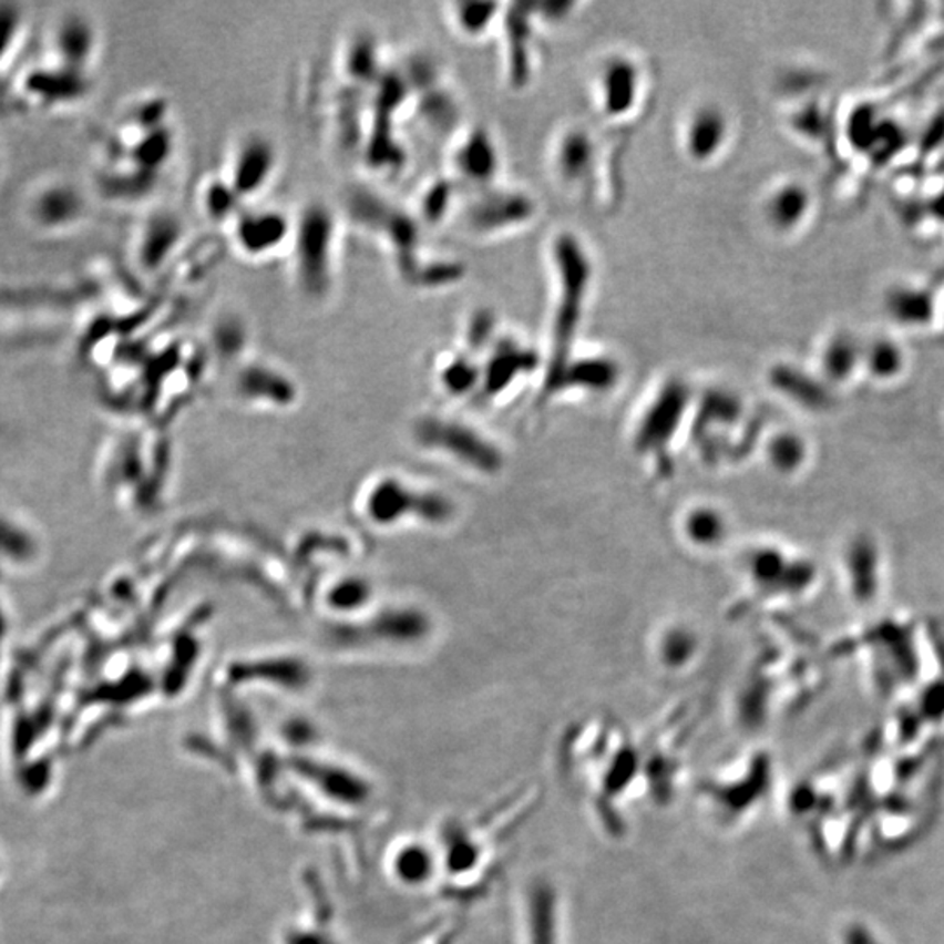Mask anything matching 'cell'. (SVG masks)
Listing matches in <instances>:
<instances>
[{
    "label": "cell",
    "instance_id": "obj_1",
    "mask_svg": "<svg viewBox=\"0 0 944 944\" xmlns=\"http://www.w3.org/2000/svg\"><path fill=\"white\" fill-rule=\"evenodd\" d=\"M551 377L572 357L577 332L588 310L595 283V263L588 247L576 233L560 232L551 238Z\"/></svg>",
    "mask_w": 944,
    "mask_h": 944
},
{
    "label": "cell",
    "instance_id": "obj_2",
    "mask_svg": "<svg viewBox=\"0 0 944 944\" xmlns=\"http://www.w3.org/2000/svg\"><path fill=\"white\" fill-rule=\"evenodd\" d=\"M295 238V274L299 287L311 298L326 296L332 280L336 223L328 207L308 205L299 216Z\"/></svg>",
    "mask_w": 944,
    "mask_h": 944
},
{
    "label": "cell",
    "instance_id": "obj_3",
    "mask_svg": "<svg viewBox=\"0 0 944 944\" xmlns=\"http://www.w3.org/2000/svg\"><path fill=\"white\" fill-rule=\"evenodd\" d=\"M593 102L607 123L623 125L635 120L647 93L644 66L628 53H613L601 60L592 79Z\"/></svg>",
    "mask_w": 944,
    "mask_h": 944
},
{
    "label": "cell",
    "instance_id": "obj_4",
    "mask_svg": "<svg viewBox=\"0 0 944 944\" xmlns=\"http://www.w3.org/2000/svg\"><path fill=\"white\" fill-rule=\"evenodd\" d=\"M537 208L534 196L526 191L495 184L476 191V196L464 212L465 228L483 238L507 235L534 223Z\"/></svg>",
    "mask_w": 944,
    "mask_h": 944
},
{
    "label": "cell",
    "instance_id": "obj_5",
    "mask_svg": "<svg viewBox=\"0 0 944 944\" xmlns=\"http://www.w3.org/2000/svg\"><path fill=\"white\" fill-rule=\"evenodd\" d=\"M733 137L731 117L721 105L705 102L684 116L680 151L696 166L712 165L728 150Z\"/></svg>",
    "mask_w": 944,
    "mask_h": 944
},
{
    "label": "cell",
    "instance_id": "obj_6",
    "mask_svg": "<svg viewBox=\"0 0 944 944\" xmlns=\"http://www.w3.org/2000/svg\"><path fill=\"white\" fill-rule=\"evenodd\" d=\"M601 166V151L588 129L571 125L551 145V171L568 193H584Z\"/></svg>",
    "mask_w": 944,
    "mask_h": 944
},
{
    "label": "cell",
    "instance_id": "obj_7",
    "mask_svg": "<svg viewBox=\"0 0 944 944\" xmlns=\"http://www.w3.org/2000/svg\"><path fill=\"white\" fill-rule=\"evenodd\" d=\"M452 166L460 183L476 191L495 186L501 172L497 141L483 126L469 129L453 145Z\"/></svg>",
    "mask_w": 944,
    "mask_h": 944
},
{
    "label": "cell",
    "instance_id": "obj_8",
    "mask_svg": "<svg viewBox=\"0 0 944 944\" xmlns=\"http://www.w3.org/2000/svg\"><path fill=\"white\" fill-rule=\"evenodd\" d=\"M534 4H516L502 13L505 38V75L513 88L526 86L534 63Z\"/></svg>",
    "mask_w": 944,
    "mask_h": 944
},
{
    "label": "cell",
    "instance_id": "obj_9",
    "mask_svg": "<svg viewBox=\"0 0 944 944\" xmlns=\"http://www.w3.org/2000/svg\"><path fill=\"white\" fill-rule=\"evenodd\" d=\"M293 229L283 212H245L236 217L235 244L245 256L263 259L286 245L293 238Z\"/></svg>",
    "mask_w": 944,
    "mask_h": 944
},
{
    "label": "cell",
    "instance_id": "obj_10",
    "mask_svg": "<svg viewBox=\"0 0 944 944\" xmlns=\"http://www.w3.org/2000/svg\"><path fill=\"white\" fill-rule=\"evenodd\" d=\"M275 166L277 153L274 144L261 135H250L233 154L228 183L240 198H250L269 183Z\"/></svg>",
    "mask_w": 944,
    "mask_h": 944
},
{
    "label": "cell",
    "instance_id": "obj_11",
    "mask_svg": "<svg viewBox=\"0 0 944 944\" xmlns=\"http://www.w3.org/2000/svg\"><path fill=\"white\" fill-rule=\"evenodd\" d=\"M812 208V195L800 181L787 178L768 187L762 196V220L779 235L798 232L807 223Z\"/></svg>",
    "mask_w": 944,
    "mask_h": 944
},
{
    "label": "cell",
    "instance_id": "obj_12",
    "mask_svg": "<svg viewBox=\"0 0 944 944\" xmlns=\"http://www.w3.org/2000/svg\"><path fill=\"white\" fill-rule=\"evenodd\" d=\"M183 228L177 217L160 214L151 217L141 232L137 244L138 265L145 271H157L177 249Z\"/></svg>",
    "mask_w": 944,
    "mask_h": 944
},
{
    "label": "cell",
    "instance_id": "obj_13",
    "mask_svg": "<svg viewBox=\"0 0 944 944\" xmlns=\"http://www.w3.org/2000/svg\"><path fill=\"white\" fill-rule=\"evenodd\" d=\"M453 30L464 39L483 38L502 20V6L495 2H453L448 6Z\"/></svg>",
    "mask_w": 944,
    "mask_h": 944
},
{
    "label": "cell",
    "instance_id": "obj_14",
    "mask_svg": "<svg viewBox=\"0 0 944 944\" xmlns=\"http://www.w3.org/2000/svg\"><path fill=\"white\" fill-rule=\"evenodd\" d=\"M862 366L880 380L895 377L903 369V350L892 340H874L862 348Z\"/></svg>",
    "mask_w": 944,
    "mask_h": 944
},
{
    "label": "cell",
    "instance_id": "obj_15",
    "mask_svg": "<svg viewBox=\"0 0 944 944\" xmlns=\"http://www.w3.org/2000/svg\"><path fill=\"white\" fill-rule=\"evenodd\" d=\"M240 196L236 195L228 181H214L205 187L204 208L212 219L224 220L233 216Z\"/></svg>",
    "mask_w": 944,
    "mask_h": 944
},
{
    "label": "cell",
    "instance_id": "obj_16",
    "mask_svg": "<svg viewBox=\"0 0 944 944\" xmlns=\"http://www.w3.org/2000/svg\"><path fill=\"white\" fill-rule=\"evenodd\" d=\"M770 455L774 468L782 469V471H794L796 468L801 465L804 448L794 435H780V438H774L773 443H771Z\"/></svg>",
    "mask_w": 944,
    "mask_h": 944
},
{
    "label": "cell",
    "instance_id": "obj_17",
    "mask_svg": "<svg viewBox=\"0 0 944 944\" xmlns=\"http://www.w3.org/2000/svg\"><path fill=\"white\" fill-rule=\"evenodd\" d=\"M450 198H452V193H450L448 183L438 181L434 186L429 187L422 198V211L427 219H443L444 214L450 208V205H448L450 204Z\"/></svg>",
    "mask_w": 944,
    "mask_h": 944
},
{
    "label": "cell",
    "instance_id": "obj_18",
    "mask_svg": "<svg viewBox=\"0 0 944 944\" xmlns=\"http://www.w3.org/2000/svg\"><path fill=\"white\" fill-rule=\"evenodd\" d=\"M689 534L701 541V543H712L721 537L722 523L719 522L716 514L712 513H696L689 522Z\"/></svg>",
    "mask_w": 944,
    "mask_h": 944
},
{
    "label": "cell",
    "instance_id": "obj_19",
    "mask_svg": "<svg viewBox=\"0 0 944 944\" xmlns=\"http://www.w3.org/2000/svg\"><path fill=\"white\" fill-rule=\"evenodd\" d=\"M874 937L873 932L864 928V925H858L841 932V944H880Z\"/></svg>",
    "mask_w": 944,
    "mask_h": 944
}]
</instances>
